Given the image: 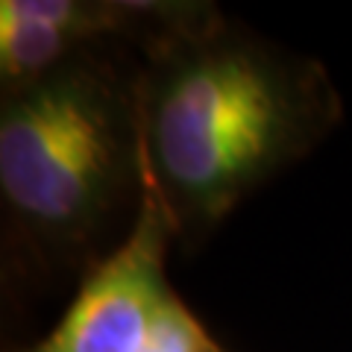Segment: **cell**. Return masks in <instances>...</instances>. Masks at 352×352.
<instances>
[{
	"instance_id": "277c9868",
	"label": "cell",
	"mask_w": 352,
	"mask_h": 352,
	"mask_svg": "<svg viewBox=\"0 0 352 352\" xmlns=\"http://www.w3.org/2000/svg\"><path fill=\"white\" fill-rule=\"evenodd\" d=\"M91 27V12L71 0L0 3V71L6 80H36Z\"/></svg>"
},
{
	"instance_id": "5b68a950",
	"label": "cell",
	"mask_w": 352,
	"mask_h": 352,
	"mask_svg": "<svg viewBox=\"0 0 352 352\" xmlns=\"http://www.w3.org/2000/svg\"><path fill=\"white\" fill-rule=\"evenodd\" d=\"M144 352H223L206 326L188 311L176 294H168L153 317Z\"/></svg>"
},
{
	"instance_id": "3957f363",
	"label": "cell",
	"mask_w": 352,
	"mask_h": 352,
	"mask_svg": "<svg viewBox=\"0 0 352 352\" xmlns=\"http://www.w3.org/2000/svg\"><path fill=\"white\" fill-rule=\"evenodd\" d=\"M164 217L144 197L132 235L97 267L59 326L30 352H144L168 285L162 276Z\"/></svg>"
},
{
	"instance_id": "7a4b0ae2",
	"label": "cell",
	"mask_w": 352,
	"mask_h": 352,
	"mask_svg": "<svg viewBox=\"0 0 352 352\" xmlns=\"http://www.w3.org/2000/svg\"><path fill=\"white\" fill-rule=\"evenodd\" d=\"M112 106L85 76H53L0 118V185L21 214L68 229L100 206L115 176Z\"/></svg>"
},
{
	"instance_id": "6da1fadb",
	"label": "cell",
	"mask_w": 352,
	"mask_h": 352,
	"mask_svg": "<svg viewBox=\"0 0 352 352\" xmlns=\"http://www.w3.org/2000/svg\"><path fill=\"white\" fill-rule=\"evenodd\" d=\"M288 100L267 65L217 50L182 65L156 109V159L168 182L203 208H223L279 153Z\"/></svg>"
}]
</instances>
